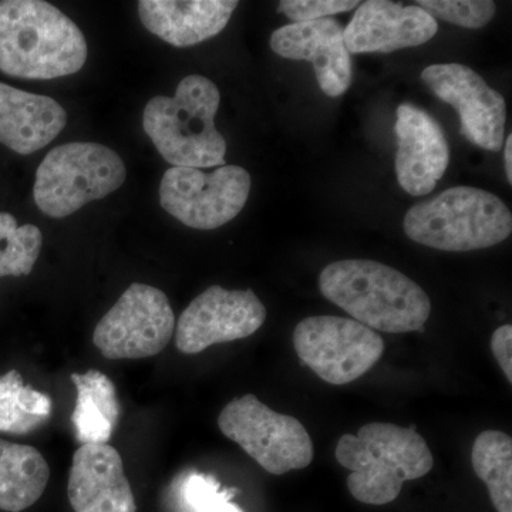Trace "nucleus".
<instances>
[{"instance_id":"nucleus-6","label":"nucleus","mask_w":512,"mask_h":512,"mask_svg":"<svg viewBox=\"0 0 512 512\" xmlns=\"http://www.w3.org/2000/svg\"><path fill=\"white\" fill-rule=\"evenodd\" d=\"M127 168L119 154L97 143H67L50 151L36 171L33 198L52 218H66L119 190Z\"/></svg>"},{"instance_id":"nucleus-28","label":"nucleus","mask_w":512,"mask_h":512,"mask_svg":"<svg viewBox=\"0 0 512 512\" xmlns=\"http://www.w3.org/2000/svg\"><path fill=\"white\" fill-rule=\"evenodd\" d=\"M505 144V153H504V163H505V173H507L508 183L512 184V136L508 134L507 141H504Z\"/></svg>"},{"instance_id":"nucleus-18","label":"nucleus","mask_w":512,"mask_h":512,"mask_svg":"<svg viewBox=\"0 0 512 512\" xmlns=\"http://www.w3.org/2000/svg\"><path fill=\"white\" fill-rule=\"evenodd\" d=\"M66 110L52 97L0 83V143L20 156L42 150L64 130Z\"/></svg>"},{"instance_id":"nucleus-9","label":"nucleus","mask_w":512,"mask_h":512,"mask_svg":"<svg viewBox=\"0 0 512 512\" xmlns=\"http://www.w3.org/2000/svg\"><path fill=\"white\" fill-rule=\"evenodd\" d=\"M251 184V175L239 165H222L210 174L171 167L161 180V207L187 227L211 231L244 210Z\"/></svg>"},{"instance_id":"nucleus-16","label":"nucleus","mask_w":512,"mask_h":512,"mask_svg":"<svg viewBox=\"0 0 512 512\" xmlns=\"http://www.w3.org/2000/svg\"><path fill=\"white\" fill-rule=\"evenodd\" d=\"M74 512H136L119 451L109 444H82L74 453L67 485Z\"/></svg>"},{"instance_id":"nucleus-21","label":"nucleus","mask_w":512,"mask_h":512,"mask_svg":"<svg viewBox=\"0 0 512 512\" xmlns=\"http://www.w3.org/2000/svg\"><path fill=\"white\" fill-rule=\"evenodd\" d=\"M477 477L488 488L497 512H512V440L498 430L478 434L471 450Z\"/></svg>"},{"instance_id":"nucleus-4","label":"nucleus","mask_w":512,"mask_h":512,"mask_svg":"<svg viewBox=\"0 0 512 512\" xmlns=\"http://www.w3.org/2000/svg\"><path fill=\"white\" fill-rule=\"evenodd\" d=\"M221 93L200 74L184 77L174 97L148 101L143 128L158 153L173 167L211 168L225 165L227 141L215 127Z\"/></svg>"},{"instance_id":"nucleus-24","label":"nucleus","mask_w":512,"mask_h":512,"mask_svg":"<svg viewBox=\"0 0 512 512\" xmlns=\"http://www.w3.org/2000/svg\"><path fill=\"white\" fill-rule=\"evenodd\" d=\"M237 490L222 488L214 476L190 473L173 494V512H244L234 503Z\"/></svg>"},{"instance_id":"nucleus-1","label":"nucleus","mask_w":512,"mask_h":512,"mask_svg":"<svg viewBox=\"0 0 512 512\" xmlns=\"http://www.w3.org/2000/svg\"><path fill=\"white\" fill-rule=\"evenodd\" d=\"M319 288L328 301L370 329L423 332L430 318V298L419 284L370 259H343L325 266Z\"/></svg>"},{"instance_id":"nucleus-5","label":"nucleus","mask_w":512,"mask_h":512,"mask_svg":"<svg viewBox=\"0 0 512 512\" xmlns=\"http://www.w3.org/2000/svg\"><path fill=\"white\" fill-rule=\"evenodd\" d=\"M407 237L439 251L491 248L511 235L512 215L497 195L476 187H453L419 202L403 222Z\"/></svg>"},{"instance_id":"nucleus-15","label":"nucleus","mask_w":512,"mask_h":512,"mask_svg":"<svg viewBox=\"0 0 512 512\" xmlns=\"http://www.w3.org/2000/svg\"><path fill=\"white\" fill-rule=\"evenodd\" d=\"M437 30V20L419 6L369 0L360 3L343 35L349 53H392L424 45Z\"/></svg>"},{"instance_id":"nucleus-2","label":"nucleus","mask_w":512,"mask_h":512,"mask_svg":"<svg viewBox=\"0 0 512 512\" xmlns=\"http://www.w3.org/2000/svg\"><path fill=\"white\" fill-rule=\"evenodd\" d=\"M87 60L82 30L43 0L0 2V72L50 80L80 72Z\"/></svg>"},{"instance_id":"nucleus-17","label":"nucleus","mask_w":512,"mask_h":512,"mask_svg":"<svg viewBox=\"0 0 512 512\" xmlns=\"http://www.w3.org/2000/svg\"><path fill=\"white\" fill-rule=\"evenodd\" d=\"M238 5L234 0H141L138 15L164 42L190 47L220 35Z\"/></svg>"},{"instance_id":"nucleus-3","label":"nucleus","mask_w":512,"mask_h":512,"mask_svg":"<svg viewBox=\"0 0 512 512\" xmlns=\"http://www.w3.org/2000/svg\"><path fill=\"white\" fill-rule=\"evenodd\" d=\"M340 466L350 473L346 484L359 503L386 505L399 497L406 481L427 476L434 457L414 427L369 423L356 436L340 437L335 451Z\"/></svg>"},{"instance_id":"nucleus-10","label":"nucleus","mask_w":512,"mask_h":512,"mask_svg":"<svg viewBox=\"0 0 512 512\" xmlns=\"http://www.w3.org/2000/svg\"><path fill=\"white\" fill-rule=\"evenodd\" d=\"M175 316L167 295L134 282L93 333V343L110 360H137L163 352L173 339Z\"/></svg>"},{"instance_id":"nucleus-11","label":"nucleus","mask_w":512,"mask_h":512,"mask_svg":"<svg viewBox=\"0 0 512 512\" xmlns=\"http://www.w3.org/2000/svg\"><path fill=\"white\" fill-rule=\"evenodd\" d=\"M266 320V308L254 291H228L215 285L198 295L175 326V345L197 355L220 343L254 335Z\"/></svg>"},{"instance_id":"nucleus-13","label":"nucleus","mask_w":512,"mask_h":512,"mask_svg":"<svg viewBox=\"0 0 512 512\" xmlns=\"http://www.w3.org/2000/svg\"><path fill=\"white\" fill-rule=\"evenodd\" d=\"M343 30L333 18L291 23L276 29L269 43L276 55L284 59L312 63L322 92L340 97L348 92L352 82V62Z\"/></svg>"},{"instance_id":"nucleus-23","label":"nucleus","mask_w":512,"mask_h":512,"mask_svg":"<svg viewBox=\"0 0 512 512\" xmlns=\"http://www.w3.org/2000/svg\"><path fill=\"white\" fill-rule=\"evenodd\" d=\"M43 235L36 225H18L9 212H0V278L26 276L35 268Z\"/></svg>"},{"instance_id":"nucleus-12","label":"nucleus","mask_w":512,"mask_h":512,"mask_svg":"<svg viewBox=\"0 0 512 512\" xmlns=\"http://www.w3.org/2000/svg\"><path fill=\"white\" fill-rule=\"evenodd\" d=\"M421 79L441 101L456 109L461 134L470 143L494 153L501 150L507 104L480 74L460 63L431 64Z\"/></svg>"},{"instance_id":"nucleus-20","label":"nucleus","mask_w":512,"mask_h":512,"mask_svg":"<svg viewBox=\"0 0 512 512\" xmlns=\"http://www.w3.org/2000/svg\"><path fill=\"white\" fill-rule=\"evenodd\" d=\"M50 468L35 447L0 439V510L22 512L45 493Z\"/></svg>"},{"instance_id":"nucleus-26","label":"nucleus","mask_w":512,"mask_h":512,"mask_svg":"<svg viewBox=\"0 0 512 512\" xmlns=\"http://www.w3.org/2000/svg\"><path fill=\"white\" fill-rule=\"evenodd\" d=\"M359 5L356 0H282L278 10L293 23H301L349 12L359 8Z\"/></svg>"},{"instance_id":"nucleus-25","label":"nucleus","mask_w":512,"mask_h":512,"mask_svg":"<svg viewBox=\"0 0 512 512\" xmlns=\"http://www.w3.org/2000/svg\"><path fill=\"white\" fill-rule=\"evenodd\" d=\"M416 6L439 18L466 29H481L493 20L497 6L491 0H419Z\"/></svg>"},{"instance_id":"nucleus-19","label":"nucleus","mask_w":512,"mask_h":512,"mask_svg":"<svg viewBox=\"0 0 512 512\" xmlns=\"http://www.w3.org/2000/svg\"><path fill=\"white\" fill-rule=\"evenodd\" d=\"M72 382L77 390L72 414L77 440L82 444H107L119 424L116 386L99 370L73 373Z\"/></svg>"},{"instance_id":"nucleus-14","label":"nucleus","mask_w":512,"mask_h":512,"mask_svg":"<svg viewBox=\"0 0 512 512\" xmlns=\"http://www.w3.org/2000/svg\"><path fill=\"white\" fill-rule=\"evenodd\" d=\"M396 174L400 187L413 197L436 188L450 163V147L443 128L427 111L413 104L397 107Z\"/></svg>"},{"instance_id":"nucleus-22","label":"nucleus","mask_w":512,"mask_h":512,"mask_svg":"<svg viewBox=\"0 0 512 512\" xmlns=\"http://www.w3.org/2000/svg\"><path fill=\"white\" fill-rule=\"evenodd\" d=\"M52 414V400L23 382L18 370L0 376V431L32 433L45 424Z\"/></svg>"},{"instance_id":"nucleus-27","label":"nucleus","mask_w":512,"mask_h":512,"mask_svg":"<svg viewBox=\"0 0 512 512\" xmlns=\"http://www.w3.org/2000/svg\"><path fill=\"white\" fill-rule=\"evenodd\" d=\"M491 349H493L495 360L503 370L508 382L512 383V326H500L493 333L491 338Z\"/></svg>"},{"instance_id":"nucleus-7","label":"nucleus","mask_w":512,"mask_h":512,"mask_svg":"<svg viewBox=\"0 0 512 512\" xmlns=\"http://www.w3.org/2000/svg\"><path fill=\"white\" fill-rule=\"evenodd\" d=\"M218 427L274 476L303 470L315 456L311 436L301 421L274 412L254 394L229 402L218 417Z\"/></svg>"},{"instance_id":"nucleus-8","label":"nucleus","mask_w":512,"mask_h":512,"mask_svg":"<svg viewBox=\"0 0 512 512\" xmlns=\"http://www.w3.org/2000/svg\"><path fill=\"white\" fill-rule=\"evenodd\" d=\"M293 346L303 365L323 382H355L382 359L384 342L375 330L355 319L311 316L293 330Z\"/></svg>"}]
</instances>
